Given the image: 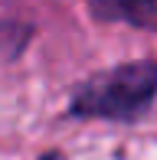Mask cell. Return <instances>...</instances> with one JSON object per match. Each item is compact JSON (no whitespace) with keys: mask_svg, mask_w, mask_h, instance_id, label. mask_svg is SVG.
Masks as SVG:
<instances>
[{"mask_svg":"<svg viewBox=\"0 0 157 160\" xmlns=\"http://www.w3.org/2000/svg\"><path fill=\"white\" fill-rule=\"evenodd\" d=\"M157 108V62H128L85 78L72 95L75 118L138 121Z\"/></svg>","mask_w":157,"mask_h":160,"instance_id":"1","label":"cell"},{"mask_svg":"<svg viewBox=\"0 0 157 160\" xmlns=\"http://www.w3.org/2000/svg\"><path fill=\"white\" fill-rule=\"evenodd\" d=\"M89 10L102 23H128L138 30H157V0H89Z\"/></svg>","mask_w":157,"mask_h":160,"instance_id":"2","label":"cell"}]
</instances>
